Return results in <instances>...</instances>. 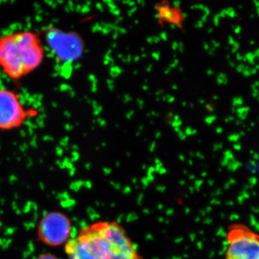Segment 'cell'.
Wrapping results in <instances>:
<instances>
[{"label": "cell", "mask_w": 259, "mask_h": 259, "mask_svg": "<svg viewBox=\"0 0 259 259\" xmlns=\"http://www.w3.org/2000/svg\"><path fill=\"white\" fill-rule=\"evenodd\" d=\"M46 56L40 35L32 30H18L0 37V70L18 81L38 69Z\"/></svg>", "instance_id": "obj_1"}, {"label": "cell", "mask_w": 259, "mask_h": 259, "mask_svg": "<svg viewBox=\"0 0 259 259\" xmlns=\"http://www.w3.org/2000/svg\"><path fill=\"white\" fill-rule=\"evenodd\" d=\"M78 236L87 241L98 259H142L123 227L115 221L89 225Z\"/></svg>", "instance_id": "obj_2"}, {"label": "cell", "mask_w": 259, "mask_h": 259, "mask_svg": "<svg viewBox=\"0 0 259 259\" xmlns=\"http://www.w3.org/2000/svg\"><path fill=\"white\" fill-rule=\"evenodd\" d=\"M224 259H259V233L243 223H233L226 233Z\"/></svg>", "instance_id": "obj_3"}, {"label": "cell", "mask_w": 259, "mask_h": 259, "mask_svg": "<svg viewBox=\"0 0 259 259\" xmlns=\"http://www.w3.org/2000/svg\"><path fill=\"white\" fill-rule=\"evenodd\" d=\"M48 47L60 63L71 64L82 56L83 42L79 34L51 28L45 32Z\"/></svg>", "instance_id": "obj_4"}, {"label": "cell", "mask_w": 259, "mask_h": 259, "mask_svg": "<svg viewBox=\"0 0 259 259\" xmlns=\"http://www.w3.org/2000/svg\"><path fill=\"white\" fill-rule=\"evenodd\" d=\"M34 115L35 110L25 107L18 93L0 88V131L20 128Z\"/></svg>", "instance_id": "obj_5"}, {"label": "cell", "mask_w": 259, "mask_h": 259, "mask_svg": "<svg viewBox=\"0 0 259 259\" xmlns=\"http://www.w3.org/2000/svg\"><path fill=\"white\" fill-rule=\"evenodd\" d=\"M72 225L66 214L52 211L44 214L37 227L39 241L51 247L60 246L69 241Z\"/></svg>", "instance_id": "obj_6"}, {"label": "cell", "mask_w": 259, "mask_h": 259, "mask_svg": "<svg viewBox=\"0 0 259 259\" xmlns=\"http://www.w3.org/2000/svg\"><path fill=\"white\" fill-rule=\"evenodd\" d=\"M156 17L162 25L168 24L176 28H183L185 17L179 7L172 6L167 2H163L156 5Z\"/></svg>", "instance_id": "obj_7"}, {"label": "cell", "mask_w": 259, "mask_h": 259, "mask_svg": "<svg viewBox=\"0 0 259 259\" xmlns=\"http://www.w3.org/2000/svg\"><path fill=\"white\" fill-rule=\"evenodd\" d=\"M65 253L68 259H98L87 241L79 236L65 244Z\"/></svg>", "instance_id": "obj_8"}, {"label": "cell", "mask_w": 259, "mask_h": 259, "mask_svg": "<svg viewBox=\"0 0 259 259\" xmlns=\"http://www.w3.org/2000/svg\"><path fill=\"white\" fill-rule=\"evenodd\" d=\"M34 259H59L56 255L52 254V253H44L42 254L37 255Z\"/></svg>", "instance_id": "obj_9"}, {"label": "cell", "mask_w": 259, "mask_h": 259, "mask_svg": "<svg viewBox=\"0 0 259 259\" xmlns=\"http://www.w3.org/2000/svg\"><path fill=\"white\" fill-rule=\"evenodd\" d=\"M0 229H1V223H0Z\"/></svg>", "instance_id": "obj_10"}]
</instances>
